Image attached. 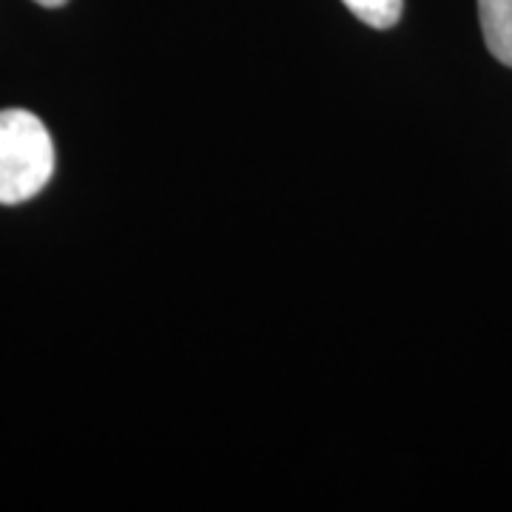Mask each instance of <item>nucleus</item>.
Masks as SVG:
<instances>
[{
	"label": "nucleus",
	"instance_id": "f257e3e1",
	"mask_svg": "<svg viewBox=\"0 0 512 512\" xmlns=\"http://www.w3.org/2000/svg\"><path fill=\"white\" fill-rule=\"evenodd\" d=\"M55 174V143L32 111H0V205L37 197Z\"/></svg>",
	"mask_w": 512,
	"mask_h": 512
},
{
	"label": "nucleus",
	"instance_id": "f03ea898",
	"mask_svg": "<svg viewBox=\"0 0 512 512\" xmlns=\"http://www.w3.org/2000/svg\"><path fill=\"white\" fill-rule=\"evenodd\" d=\"M478 18L487 49L512 69V0H478Z\"/></svg>",
	"mask_w": 512,
	"mask_h": 512
},
{
	"label": "nucleus",
	"instance_id": "7ed1b4c3",
	"mask_svg": "<svg viewBox=\"0 0 512 512\" xmlns=\"http://www.w3.org/2000/svg\"><path fill=\"white\" fill-rule=\"evenodd\" d=\"M356 18L373 29H390L402 18L404 0H342Z\"/></svg>",
	"mask_w": 512,
	"mask_h": 512
},
{
	"label": "nucleus",
	"instance_id": "20e7f679",
	"mask_svg": "<svg viewBox=\"0 0 512 512\" xmlns=\"http://www.w3.org/2000/svg\"><path fill=\"white\" fill-rule=\"evenodd\" d=\"M40 6H46V9H57V6H63V3H69V0H35Z\"/></svg>",
	"mask_w": 512,
	"mask_h": 512
}]
</instances>
